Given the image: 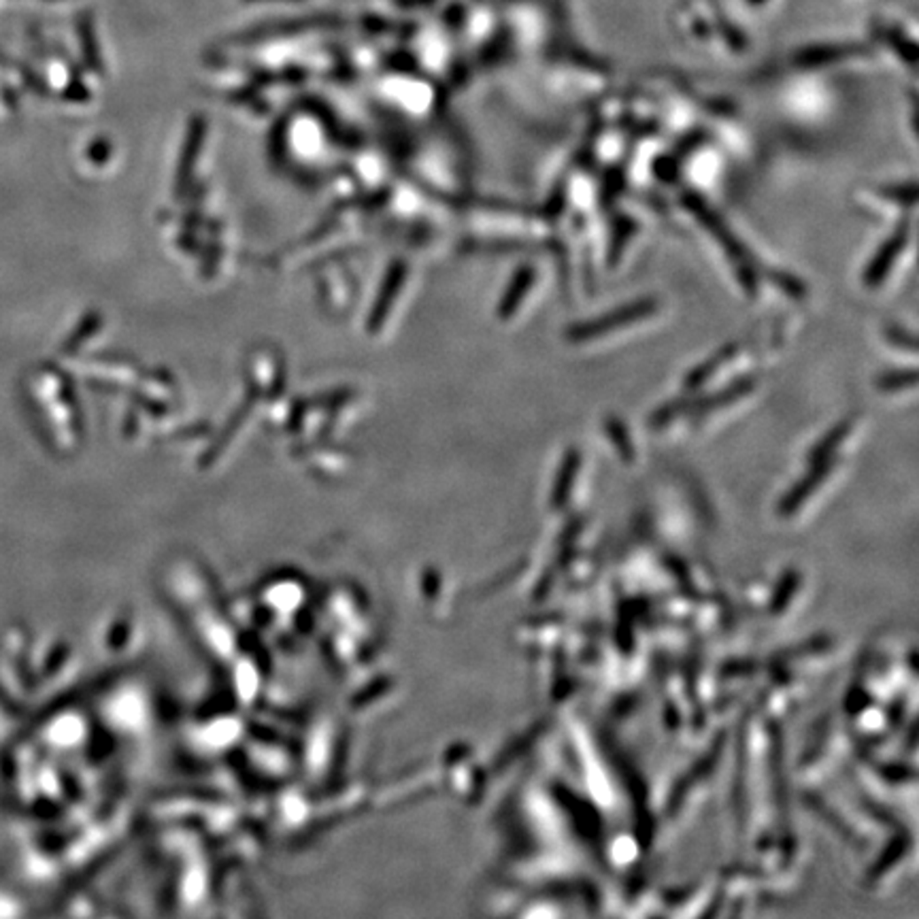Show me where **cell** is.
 <instances>
[{
	"label": "cell",
	"mask_w": 919,
	"mask_h": 919,
	"mask_svg": "<svg viewBox=\"0 0 919 919\" xmlns=\"http://www.w3.org/2000/svg\"><path fill=\"white\" fill-rule=\"evenodd\" d=\"M632 230H635V221H632V220H626V218H624V220H622V221H620V224H617V228H615V230H613V243H611V260H613V258H615V260H617V256H620V253H622V250H624V245H626V239H630Z\"/></svg>",
	"instance_id": "cell-8"
},
{
	"label": "cell",
	"mask_w": 919,
	"mask_h": 919,
	"mask_svg": "<svg viewBox=\"0 0 919 919\" xmlns=\"http://www.w3.org/2000/svg\"><path fill=\"white\" fill-rule=\"evenodd\" d=\"M685 207H688L691 213L699 218L702 224L709 228L713 235H715V239L722 243L723 250L728 251V256L732 258L734 264H737L738 268V277H741V283L745 285V290L747 292L755 294V288H758V279H755V273L752 268V264H749L747 256H745V250L741 243L737 241V236L732 235L730 228H728L723 221L717 218V213H713V211L707 207V203L702 200L700 197H696V194H685Z\"/></svg>",
	"instance_id": "cell-1"
},
{
	"label": "cell",
	"mask_w": 919,
	"mask_h": 919,
	"mask_svg": "<svg viewBox=\"0 0 919 919\" xmlns=\"http://www.w3.org/2000/svg\"><path fill=\"white\" fill-rule=\"evenodd\" d=\"M656 309H658V303L653 298L635 300V303H628L622 306V309L609 311V313L600 315V318H594L590 321H583V324L575 326V328L568 330V339L579 343V341L594 339V336L609 335V332L626 328V326L635 324V321H638V320L649 318L652 313H656Z\"/></svg>",
	"instance_id": "cell-2"
},
{
	"label": "cell",
	"mask_w": 919,
	"mask_h": 919,
	"mask_svg": "<svg viewBox=\"0 0 919 919\" xmlns=\"http://www.w3.org/2000/svg\"><path fill=\"white\" fill-rule=\"evenodd\" d=\"M734 353H737V345H726V347H722V350L717 351L715 356H711L709 360L702 362L700 367H696L694 371H691V373L688 375V379H685V390H690V392H691V390H699V388H702V385H705L707 382H709V379L713 377V375H715L717 371H720V368L723 367V364H726L728 360H730V358L734 356Z\"/></svg>",
	"instance_id": "cell-5"
},
{
	"label": "cell",
	"mask_w": 919,
	"mask_h": 919,
	"mask_svg": "<svg viewBox=\"0 0 919 919\" xmlns=\"http://www.w3.org/2000/svg\"><path fill=\"white\" fill-rule=\"evenodd\" d=\"M881 194H884V197H887V198H894L896 203L911 207V205L915 203V183H905V186H900V183H898V186L885 188Z\"/></svg>",
	"instance_id": "cell-9"
},
{
	"label": "cell",
	"mask_w": 919,
	"mask_h": 919,
	"mask_svg": "<svg viewBox=\"0 0 919 919\" xmlns=\"http://www.w3.org/2000/svg\"><path fill=\"white\" fill-rule=\"evenodd\" d=\"M887 336H890V341L896 343L898 347H907V350L915 351V336L908 335L907 330H900V328H896V326H892V328H887Z\"/></svg>",
	"instance_id": "cell-10"
},
{
	"label": "cell",
	"mask_w": 919,
	"mask_h": 919,
	"mask_svg": "<svg viewBox=\"0 0 919 919\" xmlns=\"http://www.w3.org/2000/svg\"><path fill=\"white\" fill-rule=\"evenodd\" d=\"M535 277H537V273L532 266L520 268V273L515 274L514 283H511L509 290H506L503 303H500V313H503L505 318L506 315L515 313L517 306H520L521 300H524V296L530 292L532 283H535Z\"/></svg>",
	"instance_id": "cell-6"
},
{
	"label": "cell",
	"mask_w": 919,
	"mask_h": 919,
	"mask_svg": "<svg viewBox=\"0 0 919 919\" xmlns=\"http://www.w3.org/2000/svg\"><path fill=\"white\" fill-rule=\"evenodd\" d=\"M908 232H911V224H908V220H905L894 232H892L890 239H887L884 245L877 250L875 258L870 260V264L866 266V271H864L866 285H879L887 277V274H890L892 266H894L898 256H900V251L905 250V245L908 241Z\"/></svg>",
	"instance_id": "cell-3"
},
{
	"label": "cell",
	"mask_w": 919,
	"mask_h": 919,
	"mask_svg": "<svg viewBox=\"0 0 919 919\" xmlns=\"http://www.w3.org/2000/svg\"><path fill=\"white\" fill-rule=\"evenodd\" d=\"M917 382V373L915 368H898V371H890V373H881L879 377H877V388L884 390V392H898V390H905V388H913Z\"/></svg>",
	"instance_id": "cell-7"
},
{
	"label": "cell",
	"mask_w": 919,
	"mask_h": 919,
	"mask_svg": "<svg viewBox=\"0 0 919 919\" xmlns=\"http://www.w3.org/2000/svg\"><path fill=\"white\" fill-rule=\"evenodd\" d=\"M858 51H862V47H858V45H817V47H811V50L802 51L796 62H799L800 66L813 68V66L830 65V62L843 60V58L858 54Z\"/></svg>",
	"instance_id": "cell-4"
}]
</instances>
